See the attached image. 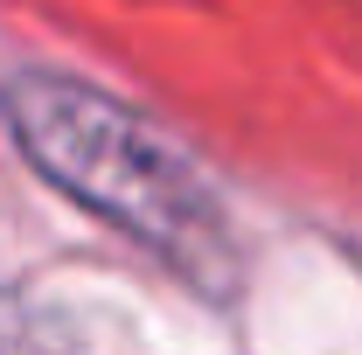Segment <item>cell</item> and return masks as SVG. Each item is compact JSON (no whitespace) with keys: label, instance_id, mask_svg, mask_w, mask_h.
<instances>
[{"label":"cell","instance_id":"1","mask_svg":"<svg viewBox=\"0 0 362 355\" xmlns=\"http://www.w3.org/2000/svg\"><path fill=\"white\" fill-rule=\"evenodd\" d=\"M0 98L35 175H49L63 195L98 209L133 244L160 251L202 293L237 286V237H230L223 202L168 133H153L139 112L63 70H21L7 77Z\"/></svg>","mask_w":362,"mask_h":355}]
</instances>
